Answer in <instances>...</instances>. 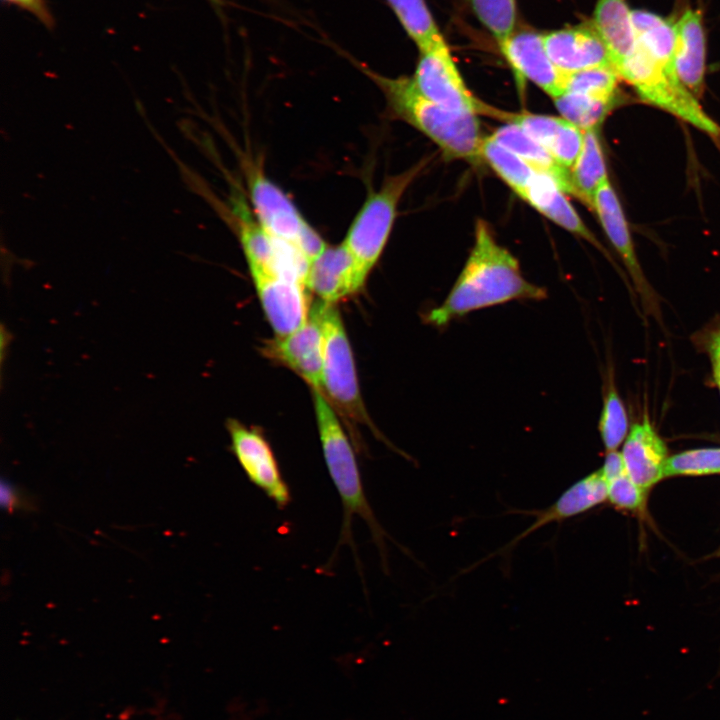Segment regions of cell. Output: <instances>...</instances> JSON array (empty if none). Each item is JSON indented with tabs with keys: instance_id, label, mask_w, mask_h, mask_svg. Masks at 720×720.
<instances>
[{
	"instance_id": "obj_1",
	"label": "cell",
	"mask_w": 720,
	"mask_h": 720,
	"mask_svg": "<svg viewBox=\"0 0 720 720\" xmlns=\"http://www.w3.org/2000/svg\"><path fill=\"white\" fill-rule=\"evenodd\" d=\"M546 289L527 281L518 260L499 245L488 224L479 219L470 255L441 305L431 309L425 322L444 327L472 311L513 300H543Z\"/></svg>"
},
{
	"instance_id": "obj_2",
	"label": "cell",
	"mask_w": 720,
	"mask_h": 720,
	"mask_svg": "<svg viewBox=\"0 0 720 720\" xmlns=\"http://www.w3.org/2000/svg\"><path fill=\"white\" fill-rule=\"evenodd\" d=\"M382 91L391 114L430 138L449 159H480V124L476 114L447 109L424 96L412 77L390 78L367 70Z\"/></svg>"
},
{
	"instance_id": "obj_3",
	"label": "cell",
	"mask_w": 720,
	"mask_h": 720,
	"mask_svg": "<svg viewBox=\"0 0 720 720\" xmlns=\"http://www.w3.org/2000/svg\"><path fill=\"white\" fill-rule=\"evenodd\" d=\"M314 410L323 457L343 506L341 540L352 542V519L361 517L368 525L382 559L386 561V533L366 498L354 450L328 398L312 389Z\"/></svg>"
},
{
	"instance_id": "obj_4",
	"label": "cell",
	"mask_w": 720,
	"mask_h": 720,
	"mask_svg": "<svg viewBox=\"0 0 720 720\" xmlns=\"http://www.w3.org/2000/svg\"><path fill=\"white\" fill-rule=\"evenodd\" d=\"M422 160L413 167L385 179L369 193L341 242L350 253L362 288L381 257L391 234L397 207L406 189L426 167Z\"/></svg>"
},
{
	"instance_id": "obj_5",
	"label": "cell",
	"mask_w": 720,
	"mask_h": 720,
	"mask_svg": "<svg viewBox=\"0 0 720 720\" xmlns=\"http://www.w3.org/2000/svg\"><path fill=\"white\" fill-rule=\"evenodd\" d=\"M248 188L254 216L263 231L281 250L309 268L328 244L261 170L253 168L248 173Z\"/></svg>"
},
{
	"instance_id": "obj_6",
	"label": "cell",
	"mask_w": 720,
	"mask_h": 720,
	"mask_svg": "<svg viewBox=\"0 0 720 720\" xmlns=\"http://www.w3.org/2000/svg\"><path fill=\"white\" fill-rule=\"evenodd\" d=\"M619 77L639 96L690 123L720 142V127L702 110L694 95L670 75L641 45L617 67Z\"/></svg>"
},
{
	"instance_id": "obj_7",
	"label": "cell",
	"mask_w": 720,
	"mask_h": 720,
	"mask_svg": "<svg viewBox=\"0 0 720 720\" xmlns=\"http://www.w3.org/2000/svg\"><path fill=\"white\" fill-rule=\"evenodd\" d=\"M323 334L322 392L350 419L369 423L357 379L350 342L335 304L317 302Z\"/></svg>"
},
{
	"instance_id": "obj_8",
	"label": "cell",
	"mask_w": 720,
	"mask_h": 720,
	"mask_svg": "<svg viewBox=\"0 0 720 720\" xmlns=\"http://www.w3.org/2000/svg\"><path fill=\"white\" fill-rule=\"evenodd\" d=\"M257 295L275 336L288 335L309 318L306 286L276 264L248 266Z\"/></svg>"
},
{
	"instance_id": "obj_9",
	"label": "cell",
	"mask_w": 720,
	"mask_h": 720,
	"mask_svg": "<svg viewBox=\"0 0 720 720\" xmlns=\"http://www.w3.org/2000/svg\"><path fill=\"white\" fill-rule=\"evenodd\" d=\"M419 52L412 79L424 96L456 112L493 114L495 108L477 99L465 85L445 40Z\"/></svg>"
},
{
	"instance_id": "obj_10",
	"label": "cell",
	"mask_w": 720,
	"mask_h": 720,
	"mask_svg": "<svg viewBox=\"0 0 720 720\" xmlns=\"http://www.w3.org/2000/svg\"><path fill=\"white\" fill-rule=\"evenodd\" d=\"M226 428L231 439L232 453L248 480L279 509L285 508L291 500L290 489L263 433L232 418L227 420Z\"/></svg>"
},
{
	"instance_id": "obj_11",
	"label": "cell",
	"mask_w": 720,
	"mask_h": 720,
	"mask_svg": "<svg viewBox=\"0 0 720 720\" xmlns=\"http://www.w3.org/2000/svg\"><path fill=\"white\" fill-rule=\"evenodd\" d=\"M592 209L596 212L609 241L621 257L644 312L661 321L659 297L645 277L637 259L626 217L609 179L595 192Z\"/></svg>"
},
{
	"instance_id": "obj_12",
	"label": "cell",
	"mask_w": 720,
	"mask_h": 720,
	"mask_svg": "<svg viewBox=\"0 0 720 720\" xmlns=\"http://www.w3.org/2000/svg\"><path fill=\"white\" fill-rule=\"evenodd\" d=\"M263 355L287 367L312 389L322 391L323 334L319 316L311 308L308 320L294 332L266 342Z\"/></svg>"
},
{
	"instance_id": "obj_13",
	"label": "cell",
	"mask_w": 720,
	"mask_h": 720,
	"mask_svg": "<svg viewBox=\"0 0 720 720\" xmlns=\"http://www.w3.org/2000/svg\"><path fill=\"white\" fill-rule=\"evenodd\" d=\"M543 34L522 30L500 45L519 83L529 80L552 98L564 92L566 73L551 61L544 46Z\"/></svg>"
},
{
	"instance_id": "obj_14",
	"label": "cell",
	"mask_w": 720,
	"mask_h": 720,
	"mask_svg": "<svg viewBox=\"0 0 720 720\" xmlns=\"http://www.w3.org/2000/svg\"><path fill=\"white\" fill-rule=\"evenodd\" d=\"M497 118L520 127L565 169L570 170L580 154L584 131L563 117L499 110Z\"/></svg>"
},
{
	"instance_id": "obj_15",
	"label": "cell",
	"mask_w": 720,
	"mask_h": 720,
	"mask_svg": "<svg viewBox=\"0 0 720 720\" xmlns=\"http://www.w3.org/2000/svg\"><path fill=\"white\" fill-rule=\"evenodd\" d=\"M554 65L564 73L594 67H612L609 52L592 25L552 31L543 36Z\"/></svg>"
},
{
	"instance_id": "obj_16",
	"label": "cell",
	"mask_w": 720,
	"mask_h": 720,
	"mask_svg": "<svg viewBox=\"0 0 720 720\" xmlns=\"http://www.w3.org/2000/svg\"><path fill=\"white\" fill-rule=\"evenodd\" d=\"M621 455L627 474L642 489L666 478L668 449L647 415L631 426Z\"/></svg>"
},
{
	"instance_id": "obj_17",
	"label": "cell",
	"mask_w": 720,
	"mask_h": 720,
	"mask_svg": "<svg viewBox=\"0 0 720 720\" xmlns=\"http://www.w3.org/2000/svg\"><path fill=\"white\" fill-rule=\"evenodd\" d=\"M606 500L607 483L599 469L575 482L566 489L552 505L544 510L525 512L526 514L534 515L536 517L535 521L509 543L487 558H491L495 554H504L510 551L521 540L548 523L560 522L577 516Z\"/></svg>"
},
{
	"instance_id": "obj_18",
	"label": "cell",
	"mask_w": 720,
	"mask_h": 720,
	"mask_svg": "<svg viewBox=\"0 0 720 720\" xmlns=\"http://www.w3.org/2000/svg\"><path fill=\"white\" fill-rule=\"evenodd\" d=\"M305 285L321 301L329 304H336L362 289L354 261L342 243L336 246L328 244L310 263Z\"/></svg>"
},
{
	"instance_id": "obj_19",
	"label": "cell",
	"mask_w": 720,
	"mask_h": 720,
	"mask_svg": "<svg viewBox=\"0 0 720 720\" xmlns=\"http://www.w3.org/2000/svg\"><path fill=\"white\" fill-rule=\"evenodd\" d=\"M674 69L679 81L693 94L701 95L705 74L706 38L702 15L687 9L675 24Z\"/></svg>"
},
{
	"instance_id": "obj_20",
	"label": "cell",
	"mask_w": 720,
	"mask_h": 720,
	"mask_svg": "<svg viewBox=\"0 0 720 720\" xmlns=\"http://www.w3.org/2000/svg\"><path fill=\"white\" fill-rule=\"evenodd\" d=\"M565 194L550 175L536 172L522 199L555 224L584 238L607 255Z\"/></svg>"
},
{
	"instance_id": "obj_21",
	"label": "cell",
	"mask_w": 720,
	"mask_h": 720,
	"mask_svg": "<svg viewBox=\"0 0 720 720\" xmlns=\"http://www.w3.org/2000/svg\"><path fill=\"white\" fill-rule=\"evenodd\" d=\"M592 26L604 42L616 71L636 47L632 11L625 0H597Z\"/></svg>"
},
{
	"instance_id": "obj_22",
	"label": "cell",
	"mask_w": 720,
	"mask_h": 720,
	"mask_svg": "<svg viewBox=\"0 0 720 720\" xmlns=\"http://www.w3.org/2000/svg\"><path fill=\"white\" fill-rule=\"evenodd\" d=\"M491 136L517 154L536 172L550 175L565 193L574 194L570 170L560 166L543 146L529 137L520 127L506 123Z\"/></svg>"
},
{
	"instance_id": "obj_23",
	"label": "cell",
	"mask_w": 720,
	"mask_h": 720,
	"mask_svg": "<svg viewBox=\"0 0 720 720\" xmlns=\"http://www.w3.org/2000/svg\"><path fill=\"white\" fill-rule=\"evenodd\" d=\"M632 22L637 43L670 75L677 77L674 69L675 24L645 10H633Z\"/></svg>"
},
{
	"instance_id": "obj_24",
	"label": "cell",
	"mask_w": 720,
	"mask_h": 720,
	"mask_svg": "<svg viewBox=\"0 0 720 720\" xmlns=\"http://www.w3.org/2000/svg\"><path fill=\"white\" fill-rule=\"evenodd\" d=\"M570 176L573 196L592 208L595 192L608 180L597 129L584 131L583 145Z\"/></svg>"
},
{
	"instance_id": "obj_25",
	"label": "cell",
	"mask_w": 720,
	"mask_h": 720,
	"mask_svg": "<svg viewBox=\"0 0 720 720\" xmlns=\"http://www.w3.org/2000/svg\"><path fill=\"white\" fill-rule=\"evenodd\" d=\"M480 159L521 198L536 171L517 154L497 142L491 135L483 137L480 145Z\"/></svg>"
},
{
	"instance_id": "obj_26",
	"label": "cell",
	"mask_w": 720,
	"mask_h": 720,
	"mask_svg": "<svg viewBox=\"0 0 720 720\" xmlns=\"http://www.w3.org/2000/svg\"><path fill=\"white\" fill-rule=\"evenodd\" d=\"M419 50L444 40L425 0H386Z\"/></svg>"
},
{
	"instance_id": "obj_27",
	"label": "cell",
	"mask_w": 720,
	"mask_h": 720,
	"mask_svg": "<svg viewBox=\"0 0 720 720\" xmlns=\"http://www.w3.org/2000/svg\"><path fill=\"white\" fill-rule=\"evenodd\" d=\"M553 100L562 117L583 131L598 130L600 124L616 104V100L572 92H564Z\"/></svg>"
},
{
	"instance_id": "obj_28",
	"label": "cell",
	"mask_w": 720,
	"mask_h": 720,
	"mask_svg": "<svg viewBox=\"0 0 720 720\" xmlns=\"http://www.w3.org/2000/svg\"><path fill=\"white\" fill-rule=\"evenodd\" d=\"M599 432L607 452L616 451L628 434V416L613 381H609L599 419Z\"/></svg>"
},
{
	"instance_id": "obj_29",
	"label": "cell",
	"mask_w": 720,
	"mask_h": 720,
	"mask_svg": "<svg viewBox=\"0 0 720 720\" xmlns=\"http://www.w3.org/2000/svg\"><path fill=\"white\" fill-rule=\"evenodd\" d=\"M618 77L612 67H594L566 73L564 92L616 100Z\"/></svg>"
},
{
	"instance_id": "obj_30",
	"label": "cell",
	"mask_w": 720,
	"mask_h": 720,
	"mask_svg": "<svg viewBox=\"0 0 720 720\" xmlns=\"http://www.w3.org/2000/svg\"><path fill=\"white\" fill-rule=\"evenodd\" d=\"M480 22L495 37L499 46L514 33L516 22L515 0H470Z\"/></svg>"
},
{
	"instance_id": "obj_31",
	"label": "cell",
	"mask_w": 720,
	"mask_h": 720,
	"mask_svg": "<svg viewBox=\"0 0 720 720\" xmlns=\"http://www.w3.org/2000/svg\"><path fill=\"white\" fill-rule=\"evenodd\" d=\"M720 474V447L685 450L669 457L666 478Z\"/></svg>"
},
{
	"instance_id": "obj_32",
	"label": "cell",
	"mask_w": 720,
	"mask_h": 720,
	"mask_svg": "<svg viewBox=\"0 0 720 720\" xmlns=\"http://www.w3.org/2000/svg\"><path fill=\"white\" fill-rule=\"evenodd\" d=\"M606 483L607 500L610 504L623 511H643L648 491L639 487L627 472L606 481Z\"/></svg>"
},
{
	"instance_id": "obj_33",
	"label": "cell",
	"mask_w": 720,
	"mask_h": 720,
	"mask_svg": "<svg viewBox=\"0 0 720 720\" xmlns=\"http://www.w3.org/2000/svg\"><path fill=\"white\" fill-rule=\"evenodd\" d=\"M0 503L1 507L8 513L36 510L31 496L25 494L21 488H17L6 479L1 480Z\"/></svg>"
},
{
	"instance_id": "obj_34",
	"label": "cell",
	"mask_w": 720,
	"mask_h": 720,
	"mask_svg": "<svg viewBox=\"0 0 720 720\" xmlns=\"http://www.w3.org/2000/svg\"><path fill=\"white\" fill-rule=\"evenodd\" d=\"M10 4L16 5L17 7L29 12L35 16L43 25L47 28H51L54 25L52 14L45 0H4Z\"/></svg>"
},
{
	"instance_id": "obj_35",
	"label": "cell",
	"mask_w": 720,
	"mask_h": 720,
	"mask_svg": "<svg viewBox=\"0 0 720 720\" xmlns=\"http://www.w3.org/2000/svg\"><path fill=\"white\" fill-rule=\"evenodd\" d=\"M706 350L711 360L713 378H720V327L708 336Z\"/></svg>"
},
{
	"instance_id": "obj_36",
	"label": "cell",
	"mask_w": 720,
	"mask_h": 720,
	"mask_svg": "<svg viewBox=\"0 0 720 720\" xmlns=\"http://www.w3.org/2000/svg\"><path fill=\"white\" fill-rule=\"evenodd\" d=\"M208 1L211 2V3H213V4H215V5H222V4H223V1H222V0H208Z\"/></svg>"
},
{
	"instance_id": "obj_37",
	"label": "cell",
	"mask_w": 720,
	"mask_h": 720,
	"mask_svg": "<svg viewBox=\"0 0 720 720\" xmlns=\"http://www.w3.org/2000/svg\"><path fill=\"white\" fill-rule=\"evenodd\" d=\"M714 381H715V383H716V385H717V387H718V389H719V392H720V378H714Z\"/></svg>"
}]
</instances>
